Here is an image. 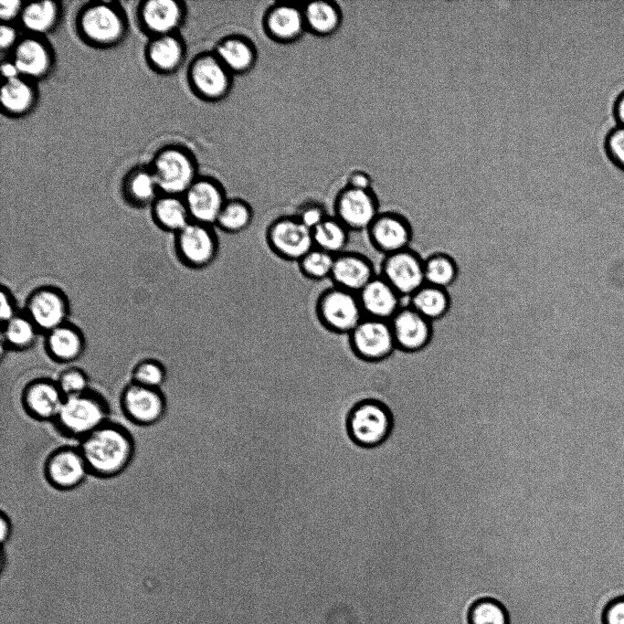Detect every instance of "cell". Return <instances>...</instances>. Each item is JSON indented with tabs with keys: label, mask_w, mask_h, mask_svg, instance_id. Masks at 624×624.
I'll use <instances>...</instances> for the list:
<instances>
[{
	"label": "cell",
	"mask_w": 624,
	"mask_h": 624,
	"mask_svg": "<svg viewBox=\"0 0 624 624\" xmlns=\"http://www.w3.org/2000/svg\"><path fill=\"white\" fill-rule=\"evenodd\" d=\"M79 440V449L90 473L97 477L118 476L134 456V441L129 430L110 420Z\"/></svg>",
	"instance_id": "cell-1"
},
{
	"label": "cell",
	"mask_w": 624,
	"mask_h": 624,
	"mask_svg": "<svg viewBox=\"0 0 624 624\" xmlns=\"http://www.w3.org/2000/svg\"><path fill=\"white\" fill-rule=\"evenodd\" d=\"M395 417L389 406L375 397H365L348 410L344 428L351 442L363 449L382 446L390 438Z\"/></svg>",
	"instance_id": "cell-2"
},
{
	"label": "cell",
	"mask_w": 624,
	"mask_h": 624,
	"mask_svg": "<svg viewBox=\"0 0 624 624\" xmlns=\"http://www.w3.org/2000/svg\"><path fill=\"white\" fill-rule=\"evenodd\" d=\"M109 406L103 396L90 389L67 397L54 423L60 432L81 439L107 421Z\"/></svg>",
	"instance_id": "cell-3"
},
{
	"label": "cell",
	"mask_w": 624,
	"mask_h": 624,
	"mask_svg": "<svg viewBox=\"0 0 624 624\" xmlns=\"http://www.w3.org/2000/svg\"><path fill=\"white\" fill-rule=\"evenodd\" d=\"M315 314L327 331L346 335L365 317L357 293L334 285L317 297Z\"/></svg>",
	"instance_id": "cell-4"
},
{
	"label": "cell",
	"mask_w": 624,
	"mask_h": 624,
	"mask_svg": "<svg viewBox=\"0 0 624 624\" xmlns=\"http://www.w3.org/2000/svg\"><path fill=\"white\" fill-rule=\"evenodd\" d=\"M347 337L352 353L367 364L384 362L397 350L389 321L365 316Z\"/></svg>",
	"instance_id": "cell-5"
},
{
	"label": "cell",
	"mask_w": 624,
	"mask_h": 624,
	"mask_svg": "<svg viewBox=\"0 0 624 624\" xmlns=\"http://www.w3.org/2000/svg\"><path fill=\"white\" fill-rule=\"evenodd\" d=\"M174 236L176 257L185 267L201 270L216 260L219 241L215 227L191 221Z\"/></svg>",
	"instance_id": "cell-6"
},
{
	"label": "cell",
	"mask_w": 624,
	"mask_h": 624,
	"mask_svg": "<svg viewBox=\"0 0 624 624\" xmlns=\"http://www.w3.org/2000/svg\"><path fill=\"white\" fill-rule=\"evenodd\" d=\"M265 239L278 258L288 261L298 262L314 248L312 229L294 215L272 220L266 228Z\"/></svg>",
	"instance_id": "cell-7"
},
{
	"label": "cell",
	"mask_w": 624,
	"mask_h": 624,
	"mask_svg": "<svg viewBox=\"0 0 624 624\" xmlns=\"http://www.w3.org/2000/svg\"><path fill=\"white\" fill-rule=\"evenodd\" d=\"M23 312L40 333H47L69 322L70 302L60 288L42 285L35 288L27 295Z\"/></svg>",
	"instance_id": "cell-8"
},
{
	"label": "cell",
	"mask_w": 624,
	"mask_h": 624,
	"mask_svg": "<svg viewBox=\"0 0 624 624\" xmlns=\"http://www.w3.org/2000/svg\"><path fill=\"white\" fill-rule=\"evenodd\" d=\"M378 274L403 299L409 298L426 284L423 259L410 248L383 256Z\"/></svg>",
	"instance_id": "cell-9"
},
{
	"label": "cell",
	"mask_w": 624,
	"mask_h": 624,
	"mask_svg": "<svg viewBox=\"0 0 624 624\" xmlns=\"http://www.w3.org/2000/svg\"><path fill=\"white\" fill-rule=\"evenodd\" d=\"M152 172L163 195L183 196L196 179V168L189 155L179 149L161 152Z\"/></svg>",
	"instance_id": "cell-10"
},
{
	"label": "cell",
	"mask_w": 624,
	"mask_h": 624,
	"mask_svg": "<svg viewBox=\"0 0 624 624\" xmlns=\"http://www.w3.org/2000/svg\"><path fill=\"white\" fill-rule=\"evenodd\" d=\"M365 232L373 249L383 256L409 249L412 241L408 219L396 209L381 211Z\"/></svg>",
	"instance_id": "cell-11"
},
{
	"label": "cell",
	"mask_w": 624,
	"mask_h": 624,
	"mask_svg": "<svg viewBox=\"0 0 624 624\" xmlns=\"http://www.w3.org/2000/svg\"><path fill=\"white\" fill-rule=\"evenodd\" d=\"M380 212L379 201L373 189L346 186L335 198L334 217L350 231H366Z\"/></svg>",
	"instance_id": "cell-12"
},
{
	"label": "cell",
	"mask_w": 624,
	"mask_h": 624,
	"mask_svg": "<svg viewBox=\"0 0 624 624\" xmlns=\"http://www.w3.org/2000/svg\"><path fill=\"white\" fill-rule=\"evenodd\" d=\"M123 414L132 423L151 426L159 422L166 411V399L161 389L130 382L120 397Z\"/></svg>",
	"instance_id": "cell-13"
},
{
	"label": "cell",
	"mask_w": 624,
	"mask_h": 624,
	"mask_svg": "<svg viewBox=\"0 0 624 624\" xmlns=\"http://www.w3.org/2000/svg\"><path fill=\"white\" fill-rule=\"evenodd\" d=\"M44 473L48 483L61 491L79 487L90 474L79 447H63L51 452L45 461Z\"/></svg>",
	"instance_id": "cell-14"
},
{
	"label": "cell",
	"mask_w": 624,
	"mask_h": 624,
	"mask_svg": "<svg viewBox=\"0 0 624 624\" xmlns=\"http://www.w3.org/2000/svg\"><path fill=\"white\" fill-rule=\"evenodd\" d=\"M66 397L56 380L39 377L28 382L21 395L26 412L39 421H53L64 403Z\"/></svg>",
	"instance_id": "cell-15"
},
{
	"label": "cell",
	"mask_w": 624,
	"mask_h": 624,
	"mask_svg": "<svg viewBox=\"0 0 624 624\" xmlns=\"http://www.w3.org/2000/svg\"><path fill=\"white\" fill-rule=\"evenodd\" d=\"M397 348L418 352L425 348L432 337V323L407 301L389 321Z\"/></svg>",
	"instance_id": "cell-16"
},
{
	"label": "cell",
	"mask_w": 624,
	"mask_h": 624,
	"mask_svg": "<svg viewBox=\"0 0 624 624\" xmlns=\"http://www.w3.org/2000/svg\"><path fill=\"white\" fill-rule=\"evenodd\" d=\"M183 198L192 221L213 227L227 200L221 185L210 179H196Z\"/></svg>",
	"instance_id": "cell-17"
},
{
	"label": "cell",
	"mask_w": 624,
	"mask_h": 624,
	"mask_svg": "<svg viewBox=\"0 0 624 624\" xmlns=\"http://www.w3.org/2000/svg\"><path fill=\"white\" fill-rule=\"evenodd\" d=\"M377 274L366 255L345 250L335 256L330 280L334 286L358 293Z\"/></svg>",
	"instance_id": "cell-18"
},
{
	"label": "cell",
	"mask_w": 624,
	"mask_h": 624,
	"mask_svg": "<svg viewBox=\"0 0 624 624\" xmlns=\"http://www.w3.org/2000/svg\"><path fill=\"white\" fill-rule=\"evenodd\" d=\"M190 79L199 95L217 100L227 94L231 85V73L215 54L204 55L193 62Z\"/></svg>",
	"instance_id": "cell-19"
},
{
	"label": "cell",
	"mask_w": 624,
	"mask_h": 624,
	"mask_svg": "<svg viewBox=\"0 0 624 624\" xmlns=\"http://www.w3.org/2000/svg\"><path fill=\"white\" fill-rule=\"evenodd\" d=\"M83 34L96 44H113L123 35L124 24L115 7L97 4L88 7L80 16Z\"/></svg>",
	"instance_id": "cell-20"
},
{
	"label": "cell",
	"mask_w": 624,
	"mask_h": 624,
	"mask_svg": "<svg viewBox=\"0 0 624 624\" xmlns=\"http://www.w3.org/2000/svg\"><path fill=\"white\" fill-rule=\"evenodd\" d=\"M357 295L365 317L385 321H390L406 301L379 274Z\"/></svg>",
	"instance_id": "cell-21"
},
{
	"label": "cell",
	"mask_w": 624,
	"mask_h": 624,
	"mask_svg": "<svg viewBox=\"0 0 624 624\" xmlns=\"http://www.w3.org/2000/svg\"><path fill=\"white\" fill-rule=\"evenodd\" d=\"M44 347L52 361L71 364L83 355L86 339L81 329L69 321L45 333Z\"/></svg>",
	"instance_id": "cell-22"
},
{
	"label": "cell",
	"mask_w": 624,
	"mask_h": 624,
	"mask_svg": "<svg viewBox=\"0 0 624 624\" xmlns=\"http://www.w3.org/2000/svg\"><path fill=\"white\" fill-rule=\"evenodd\" d=\"M12 61L21 77L38 78L48 71L51 57L42 42L26 38L16 45Z\"/></svg>",
	"instance_id": "cell-23"
},
{
	"label": "cell",
	"mask_w": 624,
	"mask_h": 624,
	"mask_svg": "<svg viewBox=\"0 0 624 624\" xmlns=\"http://www.w3.org/2000/svg\"><path fill=\"white\" fill-rule=\"evenodd\" d=\"M154 224L165 232L174 235L192 220L183 196L162 195L151 206Z\"/></svg>",
	"instance_id": "cell-24"
},
{
	"label": "cell",
	"mask_w": 624,
	"mask_h": 624,
	"mask_svg": "<svg viewBox=\"0 0 624 624\" xmlns=\"http://www.w3.org/2000/svg\"><path fill=\"white\" fill-rule=\"evenodd\" d=\"M265 24L270 36L280 41L299 37L306 27L302 10L288 5L272 7Z\"/></svg>",
	"instance_id": "cell-25"
},
{
	"label": "cell",
	"mask_w": 624,
	"mask_h": 624,
	"mask_svg": "<svg viewBox=\"0 0 624 624\" xmlns=\"http://www.w3.org/2000/svg\"><path fill=\"white\" fill-rule=\"evenodd\" d=\"M142 18L147 29L159 36L169 35L182 19V9L172 0H151L142 8Z\"/></svg>",
	"instance_id": "cell-26"
},
{
	"label": "cell",
	"mask_w": 624,
	"mask_h": 624,
	"mask_svg": "<svg viewBox=\"0 0 624 624\" xmlns=\"http://www.w3.org/2000/svg\"><path fill=\"white\" fill-rule=\"evenodd\" d=\"M41 333L29 317L21 311L1 324V349L26 351L31 349Z\"/></svg>",
	"instance_id": "cell-27"
},
{
	"label": "cell",
	"mask_w": 624,
	"mask_h": 624,
	"mask_svg": "<svg viewBox=\"0 0 624 624\" xmlns=\"http://www.w3.org/2000/svg\"><path fill=\"white\" fill-rule=\"evenodd\" d=\"M215 55L230 73L246 72L256 60L252 45L240 37H229L222 40Z\"/></svg>",
	"instance_id": "cell-28"
},
{
	"label": "cell",
	"mask_w": 624,
	"mask_h": 624,
	"mask_svg": "<svg viewBox=\"0 0 624 624\" xmlns=\"http://www.w3.org/2000/svg\"><path fill=\"white\" fill-rule=\"evenodd\" d=\"M406 301L431 322L445 316L450 304L447 289L427 283L406 299Z\"/></svg>",
	"instance_id": "cell-29"
},
{
	"label": "cell",
	"mask_w": 624,
	"mask_h": 624,
	"mask_svg": "<svg viewBox=\"0 0 624 624\" xmlns=\"http://www.w3.org/2000/svg\"><path fill=\"white\" fill-rule=\"evenodd\" d=\"M420 257L423 259L427 284L447 289L454 283L458 268L450 255L442 251H432Z\"/></svg>",
	"instance_id": "cell-30"
},
{
	"label": "cell",
	"mask_w": 624,
	"mask_h": 624,
	"mask_svg": "<svg viewBox=\"0 0 624 624\" xmlns=\"http://www.w3.org/2000/svg\"><path fill=\"white\" fill-rule=\"evenodd\" d=\"M314 247L334 256L345 251L350 230L334 216H329L312 230Z\"/></svg>",
	"instance_id": "cell-31"
},
{
	"label": "cell",
	"mask_w": 624,
	"mask_h": 624,
	"mask_svg": "<svg viewBox=\"0 0 624 624\" xmlns=\"http://www.w3.org/2000/svg\"><path fill=\"white\" fill-rule=\"evenodd\" d=\"M302 12L305 26L317 35H330L340 25L339 9L332 3L325 1L312 2L306 5Z\"/></svg>",
	"instance_id": "cell-32"
},
{
	"label": "cell",
	"mask_w": 624,
	"mask_h": 624,
	"mask_svg": "<svg viewBox=\"0 0 624 624\" xmlns=\"http://www.w3.org/2000/svg\"><path fill=\"white\" fill-rule=\"evenodd\" d=\"M159 191L152 170H139L130 175L124 187L126 200L135 207L152 206Z\"/></svg>",
	"instance_id": "cell-33"
},
{
	"label": "cell",
	"mask_w": 624,
	"mask_h": 624,
	"mask_svg": "<svg viewBox=\"0 0 624 624\" xmlns=\"http://www.w3.org/2000/svg\"><path fill=\"white\" fill-rule=\"evenodd\" d=\"M253 209L241 199H227L215 227L227 234H238L249 227L253 221Z\"/></svg>",
	"instance_id": "cell-34"
},
{
	"label": "cell",
	"mask_w": 624,
	"mask_h": 624,
	"mask_svg": "<svg viewBox=\"0 0 624 624\" xmlns=\"http://www.w3.org/2000/svg\"><path fill=\"white\" fill-rule=\"evenodd\" d=\"M183 46L171 35H163L153 40L147 55L152 64L164 71L175 69L183 59Z\"/></svg>",
	"instance_id": "cell-35"
},
{
	"label": "cell",
	"mask_w": 624,
	"mask_h": 624,
	"mask_svg": "<svg viewBox=\"0 0 624 624\" xmlns=\"http://www.w3.org/2000/svg\"><path fill=\"white\" fill-rule=\"evenodd\" d=\"M20 16L27 30L37 34L46 33L55 26L58 8L56 3L50 1L30 3L23 6Z\"/></svg>",
	"instance_id": "cell-36"
},
{
	"label": "cell",
	"mask_w": 624,
	"mask_h": 624,
	"mask_svg": "<svg viewBox=\"0 0 624 624\" xmlns=\"http://www.w3.org/2000/svg\"><path fill=\"white\" fill-rule=\"evenodd\" d=\"M34 90L29 83L18 77L5 80L1 88V103L11 113H23L34 102Z\"/></svg>",
	"instance_id": "cell-37"
},
{
	"label": "cell",
	"mask_w": 624,
	"mask_h": 624,
	"mask_svg": "<svg viewBox=\"0 0 624 624\" xmlns=\"http://www.w3.org/2000/svg\"><path fill=\"white\" fill-rule=\"evenodd\" d=\"M468 621L469 624H510L506 608L492 598L474 601L468 612Z\"/></svg>",
	"instance_id": "cell-38"
},
{
	"label": "cell",
	"mask_w": 624,
	"mask_h": 624,
	"mask_svg": "<svg viewBox=\"0 0 624 624\" xmlns=\"http://www.w3.org/2000/svg\"><path fill=\"white\" fill-rule=\"evenodd\" d=\"M334 258V255L314 247L297 264L306 279L317 281L330 280Z\"/></svg>",
	"instance_id": "cell-39"
},
{
	"label": "cell",
	"mask_w": 624,
	"mask_h": 624,
	"mask_svg": "<svg viewBox=\"0 0 624 624\" xmlns=\"http://www.w3.org/2000/svg\"><path fill=\"white\" fill-rule=\"evenodd\" d=\"M166 375L163 363L153 358H145L133 366L131 381L147 387L161 389Z\"/></svg>",
	"instance_id": "cell-40"
},
{
	"label": "cell",
	"mask_w": 624,
	"mask_h": 624,
	"mask_svg": "<svg viewBox=\"0 0 624 624\" xmlns=\"http://www.w3.org/2000/svg\"><path fill=\"white\" fill-rule=\"evenodd\" d=\"M56 381L66 397L77 396L90 389V378L86 372L75 366L62 370Z\"/></svg>",
	"instance_id": "cell-41"
},
{
	"label": "cell",
	"mask_w": 624,
	"mask_h": 624,
	"mask_svg": "<svg viewBox=\"0 0 624 624\" xmlns=\"http://www.w3.org/2000/svg\"><path fill=\"white\" fill-rule=\"evenodd\" d=\"M603 150L608 160L624 172V126L616 124L607 132Z\"/></svg>",
	"instance_id": "cell-42"
},
{
	"label": "cell",
	"mask_w": 624,
	"mask_h": 624,
	"mask_svg": "<svg viewBox=\"0 0 624 624\" xmlns=\"http://www.w3.org/2000/svg\"><path fill=\"white\" fill-rule=\"evenodd\" d=\"M294 216L312 230L329 217L324 206L317 202L301 205Z\"/></svg>",
	"instance_id": "cell-43"
},
{
	"label": "cell",
	"mask_w": 624,
	"mask_h": 624,
	"mask_svg": "<svg viewBox=\"0 0 624 624\" xmlns=\"http://www.w3.org/2000/svg\"><path fill=\"white\" fill-rule=\"evenodd\" d=\"M601 624H624V595L614 597L602 608Z\"/></svg>",
	"instance_id": "cell-44"
},
{
	"label": "cell",
	"mask_w": 624,
	"mask_h": 624,
	"mask_svg": "<svg viewBox=\"0 0 624 624\" xmlns=\"http://www.w3.org/2000/svg\"><path fill=\"white\" fill-rule=\"evenodd\" d=\"M0 296V320L1 324H3L11 320L21 311L18 310L16 300L11 290L4 284L1 287Z\"/></svg>",
	"instance_id": "cell-45"
},
{
	"label": "cell",
	"mask_w": 624,
	"mask_h": 624,
	"mask_svg": "<svg viewBox=\"0 0 624 624\" xmlns=\"http://www.w3.org/2000/svg\"><path fill=\"white\" fill-rule=\"evenodd\" d=\"M23 6L20 1H0V17L2 21L8 22L21 15Z\"/></svg>",
	"instance_id": "cell-46"
},
{
	"label": "cell",
	"mask_w": 624,
	"mask_h": 624,
	"mask_svg": "<svg viewBox=\"0 0 624 624\" xmlns=\"http://www.w3.org/2000/svg\"><path fill=\"white\" fill-rule=\"evenodd\" d=\"M347 186L359 190H370L372 189V180L367 174L355 172L349 176Z\"/></svg>",
	"instance_id": "cell-47"
},
{
	"label": "cell",
	"mask_w": 624,
	"mask_h": 624,
	"mask_svg": "<svg viewBox=\"0 0 624 624\" xmlns=\"http://www.w3.org/2000/svg\"><path fill=\"white\" fill-rule=\"evenodd\" d=\"M16 36V31L13 26L3 24L0 27L1 49L4 51L15 46Z\"/></svg>",
	"instance_id": "cell-48"
},
{
	"label": "cell",
	"mask_w": 624,
	"mask_h": 624,
	"mask_svg": "<svg viewBox=\"0 0 624 624\" xmlns=\"http://www.w3.org/2000/svg\"><path fill=\"white\" fill-rule=\"evenodd\" d=\"M612 114L616 124L624 126V90H620L613 100Z\"/></svg>",
	"instance_id": "cell-49"
},
{
	"label": "cell",
	"mask_w": 624,
	"mask_h": 624,
	"mask_svg": "<svg viewBox=\"0 0 624 624\" xmlns=\"http://www.w3.org/2000/svg\"><path fill=\"white\" fill-rule=\"evenodd\" d=\"M1 73L5 78V80L21 77L16 66L12 60L2 62Z\"/></svg>",
	"instance_id": "cell-50"
},
{
	"label": "cell",
	"mask_w": 624,
	"mask_h": 624,
	"mask_svg": "<svg viewBox=\"0 0 624 624\" xmlns=\"http://www.w3.org/2000/svg\"><path fill=\"white\" fill-rule=\"evenodd\" d=\"M1 524V542L4 544L8 541L12 534V524L7 514L4 512L0 517Z\"/></svg>",
	"instance_id": "cell-51"
}]
</instances>
